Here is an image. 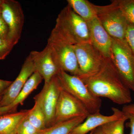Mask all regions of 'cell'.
<instances>
[{"mask_svg":"<svg viewBox=\"0 0 134 134\" xmlns=\"http://www.w3.org/2000/svg\"><path fill=\"white\" fill-rule=\"evenodd\" d=\"M117 2L128 21L134 25V0H117Z\"/></svg>","mask_w":134,"mask_h":134,"instance_id":"21","label":"cell"},{"mask_svg":"<svg viewBox=\"0 0 134 134\" xmlns=\"http://www.w3.org/2000/svg\"><path fill=\"white\" fill-rule=\"evenodd\" d=\"M40 131L31 124L26 116L18 126L16 134H38Z\"/></svg>","mask_w":134,"mask_h":134,"instance_id":"23","label":"cell"},{"mask_svg":"<svg viewBox=\"0 0 134 134\" xmlns=\"http://www.w3.org/2000/svg\"><path fill=\"white\" fill-rule=\"evenodd\" d=\"M62 87L57 76L47 83H44L41 92L34 98L43 110L46 117V126L54 125L55 110Z\"/></svg>","mask_w":134,"mask_h":134,"instance_id":"7","label":"cell"},{"mask_svg":"<svg viewBox=\"0 0 134 134\" xmlns=\"http://www.w3.org/2000/svg\"><path fill=\"white\" fill-rule=\"evenodd\" d=\"M121 110L126 115L129 121L127 122L126 126L130 129V134H134V103L125 105Z\"/></svg>","mask_w":134,"mask_h":134,"instance_id":"22","label":"cell"},{"mask_svg":"<svg viewBox=\"0 0 134 134\" xmlns=\"http://www.w3.org/2000/svg\"><path fill=\"white\" fill-rule=\"evenodd\" d=\"M37 71L47 83L57 75L60 69L58 66L52 50L48 45L41 51H32L30 53Z\"/></svg>","mask_w":134,"mask_h":134,"instance_id":"11","label":"cell"},{"mask_svg":"<svg viewBox=\"0 0 134 134\" xmlns=\"http://www.w3.org/2000/svg\"><path fill=\"white\" fill-rule=\"evenodd\" d=\"M3 1V0H0V12H1V8Z\"/></svg>","mask_w":134,"mask_h":134,"instance_id":"29","label":"cell"},{"mask_svg":"<svg viewBox=\"0 0 134 134\" xmlns=\"http://www.w3.org/2000/svg\"><path fill=\"white\" fill-rule=\"evenodd\" d=\"M47 45L52 50L58 66L72 75L80 76L81 71L75 52L74 45L53 29L48 40Z\"/></svg>","mask_w":134,"mask_h":134,"instance_id":"3","label":"cell"},{"mask_svg":"<svg viewBox=\"0 0 134 134\" xmlns=\"http://www.w3.org/2000/svg\"><path fill=\"white\" fill-rule=\"evenodd\" d=\"M43 78L37 71H35L27 80L23 88L12 103L6 107H0V115L16 112L19 105H23L25 99L41 83Z\"/></svg>","mask_w":134,"mask_h":134,"instance_id":"15","label":"cell"},{"mask_svg":"<svg viewBox=\"0 0 134 134\" xmlns=\"http://www.w3.org/2000/svg\"><path fill=\"white\" fill-rule=\"evenodd\" d=\"M90 114L82 103L62 88L56 106L54 125L77 117H87Z\"/></svg>","mask_w":134,"mask_h":134,"instance_id":"9","label":"cell"},{"mask_svg":"<svg viewBox=\"0 0 134 134\" xmlns=\"http://www.w3.org/2000/svg\"><path fill=\"white\" fill-rule=\"evenodd\" d=\"M93 134H105L101 130L100 127H99V129L96 130V132L93 131Z\"/></svg>","mask_w":134,"mask_h":134,"instance_id":"28","label":"cell"},{"mask_svg":"<svg viewBox=\"0 0 134 134\" xmlns=\"http://www.w3.org/2000/svg\"><path fill=\"white\" fill-rule=\"evenodd\" d=\"M92 131L89 134H93V131Z\"/></svg>","mask_w":134,"mask_h":134,"instance_id":"31","label":"cell"},{"mask_svg":"<svg viewBox=\"0 0 134 134\" xmlns=\"http://www.w3.org/2000/svg\"><path fill=\"white\" fill-rule=\"evenodd\" d=\"M56 76L63 88L82 103L90 114L100 112L102 104L100 98L94 95L79 76L62 70Z\"/></svg>","mask_w":134,"mask_h":134,"instance_id":"4","label":"cell"},{"mask_svg":"<svg viewBox=\"0 0 134 134\" xmlns=\"http://www.w3.org/2000/svg\"><path fill=\"white\" fill-rule=\"evenodd\" d=\"M113 114L107 116L100 112L90 114L85 120L74 129L69 134H86L107 122L119 119L124 115L122 110L112 107Z\"/></svg>","mask_w":134,"mask_h":134,"instance_id":"14","label":"cell"},{"mask_svg":"<svg viewBox=\"0 0 134 134\" xmlns=\"http://www.w3.org/2000/svg\"><path fill=\"white\" fill-rule=\"evenodd\" d=\"M1 14L9 29L10 43L14 46L21 38L24 24V16L21 6L14 0H3Z\"/></svg>","mask_w":134,"mask_h":134,"instance_id":"8","label":"cell"},{"mask_svg":"<svg viewBox=\"0 0 134 134\" xmlns=\"http://www.w3.org/2000/svg\"><path fill=\"white\" fill-rule=\"evenodd\" d=\"M30 110L0 115V134H16L20 123L28 115Z\"/></svg>","mask_w":134,"mask_h":134,"instance_id":"16","label":"cell"},{"mask_svg":"<svg viewBox=\"0 0 134 134\" xmlns=\"http://www.w3.org/2000/svg\"><path fill=\"white\" fill-rule=\"evenodd\" d=\"M0 38L10 43L9 42V29L7 24L5 23V21L3 19L1 15V12H0Z\"/></svg>","mask_w":134,"mask_h":134,"instance_id":"26","label":"cell"},{"mask_svg":"<svg viewBox=\"0 0 134 134\" xmlns=\"http://www.w3.org/2000/svg\"><path fill=\"white\" fill-rule=\"evenodd\" d=\"M27 118L31 124L40 131L46 128L45 116L37 103L35 102L33 108L30 110Z\"/></svg>","mask_w":134,"mask_h":134,"instance_id":"19","label":"cell"},{"mask_svg":"<svg viewBox=\"0 0 134 134\" xmlns=\"http://www.w3.org/2000/svg\"><path fill=\"white\" fill-rule=\"evenodd\" d=\"M91 44L105 58H111L112 40L97 17L87 22Z\"/></svg>","mask_w":134,"mask_h":134,"instance_id":"13","label":"cell"},{"mask_svg":"<svg viewBox=\"0 0 134 134\" xmlns=\"http://www.w3.org/2000/svg\"><path fill=\"white\" fill-rule=\"evenodd\" d=\"M3 95V94L0 95V101L2 99Z\"/></svg>","mask_w":134,"mask_h":134,"instance_id":"30","label":"cell"},{"mask_svg":"<svg viewBox=\"0 0 134 134\" xmlns=\"http://www.w3.org/2000/svg\"><path fill=\"white\" fill-rule=\"evenodd\" d=\"M35 72L33 62L29 55L25 61L18 76L3 93L0 101V107L9 105L14 101L21 91L27 80Z\"/></svg>","mask_w":134,"mask_h":134,"instance_id":"12","label":"cell"},{"mask_svg":"<svg viewBox=\"0 0 134 134\" xmlns=\"http://www.w3.org/2000/svg\"><path fill=\"white\" fill-rule=\"evenodd\" d=\"M111 58L125 84L134 92V54L126 42L112 38Z\"/></svg>","mask_w":134,"mask_h":134,"instance_id":"6","label":"cell"},{"mask_svg":"<svg viewBox=\"0 0 134 134\" xmlns=\"http://www.w3.org/2000/svg\"><path fill=\"white\" fill-rule=\"evenodd\" d=\"M127 120V117L124 114L119 119L102 125L100 128L105 134H124L125 123Z\"/></svg>","mask_w":134,"mask_h":134,"instance_id":"20","label":"cell"},{"mask_svg":"<svg viewBox=\"0 0 134 134\" xmlns=\"http://www.w3.org/2000/svg\"><path fill=\"white\" fill-rule=\"evenodd\" d=\"M74 49L81 76L93 74L99 70L104 56L91 43L74 45Z\"/></svg>","mask_w":134,"mask_h":134,"instance_id":"10","label":"cell"},{"mask_svg":"<svg viewBox=\"0 0 134 134\" xmlns=\"http://www.w3.org/2000/svg\"><path fill=\"white\" fill-rule=\"evenodd\" d=\"M79 77L97 97L106 98L119 105L132 102L131 90L122 81L111 58L104 56L100 69L95 74Z\"/></svg>","mask_w":134,"mask_h":134,"instance_id":"1","label":"cell"},{"mask_svg":"<svg viewBox=\"0 0 134 134\" xmlns=\"http://www.w3.org/2000/svg\"><path fill=\"white\" fill-rule=\"evenodd\" d=\"M72 44L91 43L87 22L68 5L61 11L53 29Z\"/></svg>","mask_w":134,"mask_h":134,"instance_id":"2","label":"cell"},{"mask_svg":"<svg viewBox=\"0 0 134 134\" xmlns=\"http://www.w3.org/2000/svg\"><path fill=\"white\" fill-rule=\"evenodd\" d=\"M13 47L9 42L0 38V60L5 59Z\"/></svg>","mask_w":134,"mask_h":134,"instance_id":"25","label":"cell"},{"mask_svg":"<svg viewBox=\"0 0 134 134\" xmlns=\"http://www.w3.org/2000/svg\"><path fill=\"white\" fill-rule=\"evenodd\" d=\"M12 81L0 79V95L3 94L12 83Z\"/></svg>","mask_w":134,"mask_h":134,"instance_id":"27","label":"cell"},{"mask_svg":"<svg viewBox=\"0 0 134 134\" xmlns=\"http://www.w3.org/2000/svg\"><path fill=\"white\" fill-rule=\"evenodd\" d=\"M86 117H77L57 123L41 130L38 134H69L75 127L83 122Z\"/></svg>","mask_w":134,"mask_h":134,"instance_id":"18","label":"cell"},{"mask_svg":"<svg viewBox=\"0 0 134 134\" xmlns=\"http://www.w3.org/2000/svg\"><path fill=\"white\" fill-rule=\"evenodd\" d=\"M68 5L86 22L97 17L96 5L87 0H68Z\"/></svg>","mask_w":134,"mask_h":134,"instance_id":"17","label":"cell"},{"mask_svg":"<svg viewBox=\"0 0 134 134\" xmlns=\"http://www.w3.org/2000/svg\"><path fill=\"white\" fill-rule=\"evenodd\" d=\"M97 17L112 38L126 41L125 35L129 22L120 9L117 0L104 6L96 5Z\"/></svg>","mask_w":134,"mask_h":134,"instance_id":"5","label":"cell"},{"mask_svg":"<svg viewBox=\"0 0 134 134\" xmlns=\"http://www.w3.org/2000/svg\"><path fill=\"white\" fill-rule=\"evenodd\" d=\"M125 40L134 54V25L130 23L127 27Z\"/></svg>","mask_w":134,"mask_h":134,"instance_id":"24","label":"cell"}]
</instances>
